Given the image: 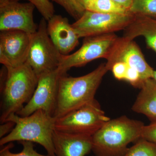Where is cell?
Returning <instances> with one entry per match:
<instances>
[{
	"mask_svg": "<svg viewBox=\"0 0 156 156\" xmlns=\"http://www.w3.org/2000/svg\"><path fill=\"white\" fill-rule=\"evenodd\" d=\"M105 63H101L91 72L79 77L62 75L58 81L56 119L80 108L95 99L98 89L108 72Z\"/></svg>",
	"mask_w": 156,
	"mask_h": 156,
	"instance_id": "6da1fadb",
	"label": "cell"
},
{
	"mask_svg": "<svg viewBox=\"0 0 156 156\" xmlns=\"http://www.w3.org/2000/svg\"><path fill=\"white\" fill-rule=\"evenodd\" d=\"M144 126L126 116L110 119L92 136V151L96 156H124L128 144L141 138Z\"/></svg>",
	"mask_w": 156,
	"mask_h": 156,
	"instance_id": "7a4b0ae2",
	"label": "cell"
},
{
	"mask_svg": "<svg viewBox=\"0 0 156 156\" xmlns=\"http://www.w3.org/2000/svg\"><path fill=\"white\" fill-rule=\"evenodd\" d=\"M38 81V77L26 62L18 67L6 69L5 77L1 85V124L5 122L10 115L20 111L28 103L35 91Z\"/></svg>",
	"mask_w": 156,
	"mask_h": 156,
	"instance_id": "3957f363",
	"label": "cell"
},
{
	"mask_svg": "<svg viewBox=\"0 0 156 156\" xmlns=\"http://www.w3.org/2000/svg\"><path fill=\"white\" fill-rule=\"evenodd\" d=\"M56 119L42 110L26 117L10 115L6 121L15 123L11 132L0 139V146L15 141H30L43 147L50 156H55L53 133Z\"/></svg>",
	"mask_w": 156,
	"mask_h": 156,
	"instance_id": "277c9868",
	"label": "cell"
},
{
	"mask_svg": "<svg viewBox=\"0 0 156 156\" xmlns=\"http://www.w3.org/2000/svg\"><path fill=\"white\" fill-rule=\"evenodd\" d=\"M110 119L95 99L56 119L54 129L64 133L92 136Z\"/></svg>",
	"mask_w": 156,
	"mask_h": 156,
	"instance_id": "5b68a950",
	"label": "cell"
},
{
	"mask_svg": "<svg viewBox=\"0 0 156 156\" xmlns=\"http://www.w3.org/2000/svg\"><path fill=\"white\" fill-rule=\"evenodd\" d=\"M47 22L42 18L37 30L32 34L26 62L38 78L58 69L62 57L48 35Z\"/></svg>",
	"mask_w": 156,
	"mask_h": 156,
	"instance_id": "8992f818",
	"label": "cell"
},
{
	"mask_svg": "<svg viewBox=\"0 0 156 156\" xmlns=\"http://www.w3.org/2000/svg\"><path fill=\"white\" fill-rule=\"evenodd\" d=\"M134 16L131 13L107 14L85 11L72 25L80 38L97 36L125 30Z\"/></svg>",
	"mask_w": 156,
	"mask_h": 156,
	"instance_id": "52a82bcc",
	"label": "cell"
},
{
	"mask_svg": "<svg viewBox=\"0 0 156 156\" xmlns=\"http://www.w3.org/2000/svg\"><path fill=\"white\" fill-rule=\"evenodd\" d=\"M118 37L112 33L85 38L79 50L70 55H62L58 69L64 74L72 68L84 66L98 58L106 59Z\"/></svg>",
	"mask_w": 156,
	"mask_h": 156,
	"instance_id": "ba28073f",
	"label": "cell"
},
{
	"mask_svg": "<svg viewBox=\"0 0 156 156\" xmlns=\"http://www.w3.org/2000/svg\"><path fill=\"white\" fill-rule=\"evenodd\" d=\"M62 75L57 69L40 76L32 97L17 114L20 116L26 117L42 110L54 117L57 105L58 81Z\"/></svg>",
	"mask_w": 156,
	"mask_h": 156,
	"instance_id": "9c48e42d",
	"label": "cell"
},
{
	"mask_svg": "<svg viewBox=\"0 0 156 156\" xmlns=\"http://www.w3.org/2000/svg\"><path fill=\"white\" fill-rule=\"evenodd\" d=\"M35 8L30 2L0 0V31L19 30L34 34L38 28L34 21Z\"/></svg>",
	"mask_w": 156,
	"mask_h": 156,
	"instance_id": "30bf717a",
	"label": "cell"
},
{
	"mask_svg": "<svg viewBox=\"0 0 156 156\" xmlns=\"http://www.w3.org/2000/svg\"><path fill=\"white\" fill-rule=\"evenodd\" d=\"M106 60L105 66L108 71L116 62H124L139 72L143 82L152 78L154 70L148 64L134 40L124 36L118 37Z\"/></svg>",
	"mask_w": 156,
	"mask_h": 156,
	"instance_id": "8fae6325",
	"label": "cell"
},
{
	"mask_svg": "<svg viewBox=\"0 0 156 156\" xmlns=\"http://www.w3.org/2000/svg\"><path fill=\"white\" fill-rule=\"evenodd\" d=\"M32 34L19 30L0 33V63L7 69L14 68L26 62Z\"/></svg>",
	"mask_w": 156,
	"mask_h": 156,
	"instance_id": "7c38bea8",
	"label": "cell"
},
{
	"mask_svg": "<svg viewBox=\"0 0 156 156\" xmlns=\"http://www.w3.org/2000/svg\"><path fill=\"white\" fill-rule=\"evenodd\" d=\"M47 23V30L50 39L63 55H67L77 46L79 37L72 24L66 17L54 15Z\"/></svg>",
	"mask_w": 156,
	"mask_h": 156,
	"instance_id": "4fadbf2b",
	"label": "cell"
},
{
	"mask_svg": "<svg viewBox=\"0 0 156 156\" xmlns=\"http://www.w3.org/2000/svg\"><path fill=\"white\" fill-rule=\"evenodd\" d=\"M55 156H86L92 150V136L69 134L54 129Z\"/></svg>",
	"mask_w": 156,
	"mask_h": 156,
	"instance_id": "5bb4252c",
	"label": "cell"
},
{
	"mask_svg": "<svg viewBox=\"0 0 156 156\" xmlns=\"http://www.w3.org/2000/svg\"><path fill=\"white\" fill-rule=\"evenodd\" d=\"M124 30L123 36L131 40L143 37L148 47L156 53V18L135 15L132 22Z\"/></svg>",
	"mask_w": 156,
	"mask_h": 156,
	"instance_id": "9a60e30c",
	"label": "cell"
},
{
	"mask_svg": "<svg viewBox=\"0 0 156 156\" xmlns=\"http://www.w3.org/2000/svg\"><path fill=\"white\" fill-rule=\"evenodd\" d=\"M140 91L132 109L147 117L152 122L156 121V82L152 78L143 82Z\"/></svg>",
	"mask_w": 156,
	"mask_h": 156,
	"instance_id": "2e32d148",
	"label": "cell"
},
{
	"mask_svg": "<svg viewBox=\"0 0 156 156\" xmlns=\"http://www.w3.org/2000/svg\"><path fill=\"white\" fill-rule=\"evenodd\" d=\"M86 11L107 13V14H127L130 13L122 6L113 0H93L83 5Z\"/></svg>",
	"mask_w": 156,
	"mask_h": 156,
	"instance_id": "e0dca14e",
	"label": "cell"
},
{
	"mask_svg": "<svg viewBox=\"0 0 156 156\" xmlns=\"http://www.w3.org/2000/svg\"><path fill=\"white\" fill-rule=\"evenodd\" d=\"M124 156H156V144L140 138Z\"/></svg>",
	"mask_w": 156,
	"mask_h": 156,
	"instance_id": "ac0fdd59",
	"label": "cell"
},
{
	"mask_svg": "<svg viewBox=\"0 0 156 156\" xmlns=\"http://www.w3.org/2000/svg\"><path fill=\"white\" fill-rule=\"evenodd\" d=\"M129 11L134 15L156 18V0H133Z\"/></svg>",
	"mask_w": 156,
	"mask_h": 156,
	"instance_id": "d6986e66",
	"label": "cell"
},
{
	"mask_svg": "<svg viewBox=\"0 0 156 156\" xmlns=\"http://www.w3.org/2000/svg\"><path fill=\"white\" fill-rule=\"evenodd\" d=\"M23 146L22 150L18 153H13L10 150L14 147L13 143H10L6 146L2 147L0 151V156H50L38 153L35 150L34 143L27 141H20Z\"/></svg>",
	"mask_w": 156,
	"mask_h": 156,
	"instance_id": "ffe728a7",
	"label": "cell"
},
{
	"mask_svg": "<svg viewBox=\"0 0 156 156\" xmlns=\"http://www.w3.org/2000/svg\"><path fill=\"white\" fill-rule=\"evenodd\" d=\"M50 1V0H49ZM62 6L76 20L82 16L85 10L79 0H51Z\"/></svg>",
	"mask_w": 156,
	"mask_h": 156,
	"instance_id": "44dd1931",
	"label": "cell"
},
{
	"mask_svg": "<svg viewBox=\"0 0 156 156\" xmlns=\"http://www.w3.org/2000/svg\"><path fill=\"white\" fill-rule=\"evenodd\" d=\"M43 18L48 21L55 14L54 6L49 0H32Z\"/></svg>",
	"mask_w": 156,
	"mask_h": 156,
	"instance_id": "7402d4cb",
	"label": "cell"
},
{
	"mask_svg": "<svg viewBox=\"0 0 156 156\" xmlns=\"http://www.w3.org/2000/svg\"><path fill=\"white\" fill-rule=\"evenodd\" d=\"M124 80L127 81L132 86L140 89L143 82L139 72L136 69L128 66Z\"/></svg>",
	"mask_w": 156,
	"mask_h": 156,
	"instance_id": "603a6c76",
	"label": "cell"
},
{
	"mask_svg": "<svg viewBox=\"0 0 156 156\" xmlns=\"http://www.w3.org/2000/svg\"><path fill=\"white\" fill-rule=\"evenodd\" d=\"M141 138L156 144V121L144 126Z\"/></svg>",
	"mask_w": 156,
	"mask_h": 156,
	"instance_id": "cb8c5ba5",
	"label": "cell"
},
{
	"mask_svg": "<svg viewBox=\"0 0 156 156\" xmlns=\"http://www.w3.org/2000/svg\"><path fill=\"white\" fill-rule=\"evenodd\" d=\"M128 66L124 62H117L113 65L111 71L117 80H124Z\"/></svg>",
	"mask_w": 156,
	"mask_h": 156,
	"instance_id": "d4e9b609",
	"label": "cell"
},
{
	"mask_svg": "<svg viewBox=\"0 0 156 156\" xmlns=\"http://www.w3.org/2000/svg\"><path fill=\"white\" fill-rule=\"evenodd\" d=\"M15 126V123L11 121H6L0 126V138L9 134Z\"/></svg>",
	"mask_w": 156,
	"mask_h": 156,
	"instance_id": "484cf974",
	"label": "cell"
},
{
	"mask_svg": "<svg viewBox=\"0 0 156 156\" xmlns=\"http://www.w3.org/2000/svg\"><path fill=\"white\" fill-rule=\"evenodd\" d=\"M113 1L129 11L133 3V0H113Z\"/></svg>",
	"mask_w": 156,
	"mask_h": 156,
	"instance_id": "4316f807",
	"label": "cell"
},
{
	"mask_svg": "<svg viewBox=\"0 0 156 156\" xmlns=\"http://www.w3.org/2000/svg\"><path fill=\"white\" fill-rule=\"evenodd\" d=\"M92 1H93V0H79L81 4L83 5H83L84 4H85V3L88 2Z\"/></svg>",
	"mask_w": 156,
	"mask_h": 156,
	"instance_id": "83f0119b",
	"label": "cell"
},
{
	"mask_svg": "<svg viewBox=\"0 0 156 156\" xmlns=\"http://www.w3.org/2000/svg\"><path fill=\"white\" fill-rule=\"evenodd\" d=\"M152 79H153L156 82V71L154 70L153 74Z\"/></svg>",
	"mask_w": 156,
	"mask_h": 156,
	"instance_id": "f1b7e54d",
	"label": "cell"
},
{
	"mask_svg": "<svg viewBox=\"0 0 156 156\" xmlns=\"http://www.w3.org/2000/svg\"><path fill=\"white\" fill-rule=\"evenodd\" d=\"M11 1H18V2H19L20 1H21V0H11ZM25 1H28V2H31L32 0H25Z\"/></svg>",
	"mask_w": 156,
	"mask_h": 156,
	"instance_id": "f546056e",
	"label": "cell"
},
{
	"mask_svg": "<svg viewBox=\"0 0 156 156\" xmlns=\"http://www.w3.org/2000/svg\"></svg>",
	"mask_w": 156,
	"mask_h": 156,
	"instance_id": "4dcf8cb0",
	"label": "cell"
}]
</instances>
